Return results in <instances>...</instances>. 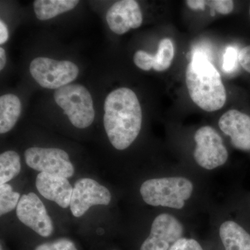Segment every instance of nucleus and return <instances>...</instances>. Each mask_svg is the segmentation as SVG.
<instances>
[{"label":"nucleus","instance_id":"1","mask_svg":"<svg viewBox=\"0 0 250 250\" xmlns=\"http://www.w3.org/2000/svg\"><path fill=\"white\" fill-rule=\"evenodd\" d=\"M104 110V126L110 143L118 150H124L136 139L142 126L139 99L129 88H117L106 97Z\"/></svg>","mask_w":250,"mask_h":250},{"label":"nucleus","instance_id":"2","mask_svg":"<svg viewBox=\"0 0 250 250\" xmlns=\"http://www.w3.org/2000/svg\"><path fill=\"white\" fill-rule=\"evenodd\" d=\"M186 83L190 98L204 111H218L226 103V90L220 74L201 52L192 54L186 72Z\"/></svg>","mask_w":250,"mask_h":250},{"label":"nucleus","instance_id":"3","mask_svg":"<svg viewBox=\"0 0 250 250\" xmlns=\"http://www.w3.org/2000/svg\"><path fill=\"white\" fill-rule=\"evenodd\" d=\"M193 186L184 177H165L146 181L140 192L143 200L153 207H169L181 209L186 200L191 196Z\"/></svg>","mask_w":250,"mask_h":250},{"label":"nucleus","instance_id":"4","mask_svg":"<svg viewBox=\"0 0 250 250\" xmlns=\"http://www.w3.org/2000/svg\"><path fill=\"white\" fill-rule=\"evenodd\" d=\"M54 98L75 127L85 129L93 123L95 111L93 99L83 85L68 84L62 86L55 90Z\"/></svg>","mask_w":250,"mask_h":250},{"label":"nucleus","instance_id":"5","mask_svg":"<svg viewBox=\"0 0 250 250\" xmlns=\"http://www.w3.org/2000/svg\"><path fill=\"white\" fill-rule=\"evenodd\" d=\"M29 71L42 88L57 90L76 80L80 69L70 61L37 57L31 62Z\"/></svg>","mask_w":250,"mask_h":250},{"label":"nucleus","instance_id":"6","mask_svg":"<svg viewBox=\"0 0 250 250\" xmlns=\"http://www.w3.org/2000/svg\"><path fill=\"white\" fill-rule=\"evenodd\" d=\"M26 164L36 171L70 178L75 167L65 151L59 148L30 147L24 152Z\"/></svg>","mask_w":250,"mask_h":250},{"label":"nucleus","instance_id":"7","mask_svg":"<svg viewBox=\"0 0 250 250\" xmlns=\"http://www.w3.org/2000/svg\"><path fill=\"white\" fill-rule=\"evenodd\" d=\"M196 147L193 156L199 166L213 170L224 165L228 159V152L221 136L209 126L200 128L194 136Z\"/></svg>","mask_w":250,"mask_h":250},{"label":"nucleus","instance_id":"8","mask_svg":"<svg viewBox=\"0 0 250 250\" xmlns=\"http://www.w3.org/2000/svg\"><path fill=\"white\" fill-rule=\"evenodd\" d=\"M111 195L108 189L94 179L82 178L73 187L70 208L76 218L83 216L95 205H108Z\"/></svg>","mask_w":250,"mask_h":250},{"label":"nucleus","instance_id":"9","mask_svg":"<svg viewBox=\"0 0 250 250\" xmlns=\"http://www.w3.org/2000/svg\"><path fill=\"white\" fill-rule=\"evenodd\" d=\"M16 215L21 223L42 237H48L54 231L52 218L45 205L34 192L23 195L20 199Z\"/></svg>","mask_w":250,"mask_h":250},{"label":"nucleus","instance_id":"10","mask_svg":"<svg viewBox=\"0 0 250 250\" xmlns=\"http://www.w3.org/2000/svg\"><path fill=\"white\" fill-rule=\"evenodd\" d=\"M183 226L172 215H158L152 225L150 234L141 246V250H167L182 238Z\"/></svg>","mask_w":250,"mask_h":250},{"label":"nucleus","instance_id":"11","mask_svg":"<svg viewBox=\"0 0 250 250\" xmlns=\"http://www.w3.org/2000/svg\"><path fill=\"white\" fill-rule=\"evenodd\" d=\"M106 22L110 29L118 35L141 27L143 14L139 3L134 0L116 1L106 13Z\"/></svg>","mask_w":250,"mask_h":250},{"label":"nucleus","instance_id":"12","mask_svg":"<svg viewBox=\"0 0 250 250\" xmlns=\"http://www.w3.org/2000/svg\"><path fill=\"white\" fill-rule=\"evenodd\" d=\"M219 127L229 136L232 146L242 151H250V117L236 109L229 110L220 118Z\"/></svg>","mask_w":250,"mask_h":250},{"label":"nucleus","instance_id":"13","mask_svg":"<svg viewBox=\"0 0 250 250\" xmlns=\"http://www.w3.org/2000/svg\"><path fill=\"white\" fill-rule=\"evenodd\" d=\"M38 191L62 208L70 207L73 187L65 177L40 172L36 179Z\"/></svg>","mask_w":250,"mask_h":250},{"label":"nucleus","instance_id":"14","mask_svg":"<svg viewBox=\"0 0 250 250\" xmlns=\"http://www.w3.org/2000/svg\"><path fill=\"white\" fill-rule=\"evenodd\" d=\"M220 236L225 250H250V235L235 222L222 224Z\"/></svg>","mask_w":250,"mask_h":250},{"label":"nucleus","instance_id":"15","mask_svg":"<svg viewBox=\"0 0 250 250\" xmlns=\"http://www.w3.org/2000/svg\"><path fill=\"white\" fill-rule=\"evenodd\" d=\"M22 111L19 98L14 94H6L0 98V133L6 134L14 127Z\"/></svg>","mask_w":250,"mask_h":250},{"label":"nucleus","instance_id":"16","mask_svg":"<svg viewBox=\"0 0 250 250\" xmlns=\"http://www.w3.org/2000/svg\"><path fill=\"white\" fill-rule=\"evenodd\" d=\"M80 3L78 0H36L34 12L40 21H47L59 15L75 9Z\"/></svg>","mask_w":250,"mask_h":250},{"label":"nucleus","instance_id":"17","mask_svg":"<svg viewBox=\"0 0 250 250\" xmlns=\"http://www.w3.org/2000/svg\"><path fill=\"white\" fill-rule=\"evenodd\" d=\"M21 157L15 151L9 150L0 155V184H7L20 174Z\"/></svg>","mask_w":250,"mask_h":250},{"label":"nucleus","instance_id":"18","mask_svg":"<svg viewBox=\"0 0 250 250\" xmlns=\"http://www.w3.org/2000/svg\"><path fill=\"white\" fill-rule=\"evenodd\" d=\"M174 56L173 42L170 39H162L159 44L155 55H152L153 69L156 72H163L170 67Z\"/></svg>","mask_w":250,"mask_h":250},{"label":"nucleus","instance_id":"19","mask_svg":"<svg viewBox=\"0 0 250 250\" xmlns=\"http://www.w3.org/2000/svg\"><path fill=\"white\" fill-rule=\"evenodd\" d=\"M20 197L19 192L14 191L9 184H0V215L6 214L17 208Z\"/></svg>","mask_w":250,"mask_h":250},{"label":"nucleus","instance_id":"20","mask_svg":"<svg viewBox=\"0 0 250 250\" xmlns=\"http://www.w3.org/2000/svg\"><path fill=\"white\" fill-rule=\"evenodd\" d=\"M34 250H77L71 240L66 238H59L55 241L39 245Z\"/></svg>","mask_w":250,"mask_h":250},{"label":"nucleus","instance_id":"21","mask_svg":"<svg viewBox=\"0 0 250 250\" xmlns=\"http://www.w3.org/2000/svg\"><path fill=\"white\" fill-rule=\"evenodd\" d=\"M135 65L145 71L153 68L152 55L143 50H139L134 56Z\"/></svg>","mask_w":250,"mask_h":250},{"label":"nucleus","instance_id":"22","mask_svg":"<svg viewBox=\"0 0 250 250\" xmlns=\"http://www.w3.org/2000/svg\"><path fill=\"white\" fill-rule=\"evenodd\" d=\"M238 54L236 49L233 47H229L224 55L223 70L227 72H231L236 67L238 62Z\"/></svg>","mask_w":250,"mask_h":250},{"label":"nucleus","instance_id":"23","mask_svg":"<svg viewBox=\"0 0 250 250\" xmlns=\"http://www.w3.org/2000/svg\"><path fill=\"white\" fill-rule=\"evenodd\" d=\"M206 1L207 6H210L211 9L223 15H228L232 12L234 6L233 1L231 0H213Z\"/></svg>","mask_w":250,"mask_h":250},{"label":"nucleus","instance_id":"24","mask_svg":"<svg viewBox=\"0 0 250 250\" xmlns=\"http://www.w3.org/2000/svg\"><path fill=\"white\" fill-rule=\"evenodd\" d=\"M169 250H203L198 242L194 239L181 238Z\"/></svg>","mask_w":250,"mask_h":250},{"label":"nucleus","instance_id":"25","mask_svg":"<svg viewBox=\"0 0 250 250\" xmlns=\"http://www.w3.org/2000/svg\"><path fill=\"white\" fill-rule=\"evenodd\" d=\"M238 62L246 71L250 73V45L243 47L238 54Z\"/></svg>","mask_w":250,"mask_h":250},{"label":"nucleus","instance_id":"26","mask_svg":"<svg viewBox=\"0 0 250 250\" xmlns=\"http://www.w3.org/2000/svg\"><path fill=\"white\" fill-rule=\"evenodd\" d=\"M187 5L190 9L195 10H203L205 9V6H207V1L204 0H188L186 1Z\"/></svg>","mask_w":250,"mask_h":250},{"label":"nucleus","instance_id":"27","mask_svg":"<svg viewBox=\"0 0 250 250\" xmlns=\"http://www.w3.org/2000/svg\"><path fill=\"white\" fill-rule=\"evenodd\" d=\"M9 39V31L7 26L3 22L2 20L0 21V44L3 45Z\"/></svg>","mask_w":250,"mask_h":250},{"label":"nucleus","instance_id":"28","mask_svg":"<svg viewBox=\"0 0 250 250\" xmlns=\"http://www.w3.org/2000/svg\"><path fill=\"white\" fill-rule=\"evenodd\" d=\"M6 63V52L3 47H0V70L4 68Z\"/></svg>","mask_w":250,"mask_h":250},{"label":"nucleus","instance_id":"29","mask_svg":"<svg viewBox=\"0 0 250 250\" xmlns=\"http://www.w3.org/2000/svg\"><path fill=\"white\" fill-rule=\"evenodd\" d=\"M210 15H211L212 16H215V11L213 9L210 10Z\"/></svg>","mask_w":250,"mask_h":250},{"label":"nucleus","instance_id":"30","mask_svg":"<svg viewBox=\"0 0 250 250\" xmlns=\"http://www.w3.org/2000/svg\"></svg>","mask_w":250,"mask_h":250},{"label":"nucleus","instance_id":"31","mask_svg":"<svg viewBox=\"0 0 250 250\" xmlns=\"http://www.w3.org/2000/svg\"></svg>","mask_w":250,"mask_h":250}]
</instances>
